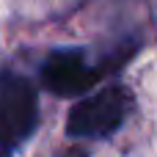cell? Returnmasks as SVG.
<instances>
[{"label": "cell", "instance_id": "6da1fadb", "mask_svg": "<svg viewBox=\"0 0 157 157\" xmlns=\"http://www.w3.org/2000/svg\"><path fill=\"white\" fill-rule=\"evenodd\" d=\"M130 97L121 86H108L102 91H94L83 97L66 119V135L69 138H110L121 130L127 119Z\"/></svg>", "mask_w": 157, "mask_h": 157}, {"label": "cell", "instance_id": "7a4b0ae2", "mask_svg": "<svg viewBox=\"0 0 157 157\" xmlns=\"http://www.w3.org/2000/svg\"><path fill=\"white\" fill-rule=\"evenodd\" d=\"M39 124V97L36 88L14 72L0 75V144L11 152L22 146Z\"/></svg>", "mask_w": 157, "mask_h": 157}, {"label": "cell", "instance_id": "3957f363", "mask_svg": "<svg viewBox=\"0 0 157 157\" xmlns=\"http://www.w3.org/2000/svg\"><path fill=\"white\" fill-rule=\"evenodd\" d=\"M39 77L50 94L77 97V94H86L97 86V80L102 77V66H91L86 61V52L77 47H61L44 58Z\"/></svg>", "mask_w": 157, "mask_h": 157}, {"label": "cell", "instance_id": "277c9868", "mask_svg": "<svg viewBox=\"0 0 157 157\" xmlns=\"http://www.w3.org/2000/svg\"><path fill=\"white\" fill-rule=\"evenodd\" d=\"M63 157H88V152H86V149H80V146H72Z\"/></svg>", "mask_w": 157, "mask_h": 157}, {"label": "cell", "instance_id": "5b68a950", "mask_svg": "<svg viewBox=\"0 0 157 157\" xmlns=\"http://www.w3.org/2000/svg\"><path fill=\"white\" fill-rule=\"evenodd\" d=\"M8 155H11V149H8L6 144H0V157H8Z\"/></svg>", "mask_w": 157, "mask_h": 157}]
</instances>
